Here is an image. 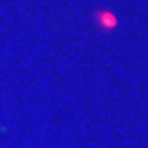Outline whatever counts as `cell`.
Wrapping results in <instances>:
<instances>
[{
	"instance_id": "obj_1",
	"label": "cell",
	"mask_w": 148,
	"mask_h": 148,
	"mask_svg": "<svg viewBox=\"0 0 148 148\" xmlns=\"http://www.w3.org/2000/svg\"><path fill=\"white\" fill-rule=\"evenodd\" d=\"M97 23L99 27L104 28V30H112V28L117 27V18L114 16L112 12H99L97 13Z\"/></svg>"
}]
</instances>
